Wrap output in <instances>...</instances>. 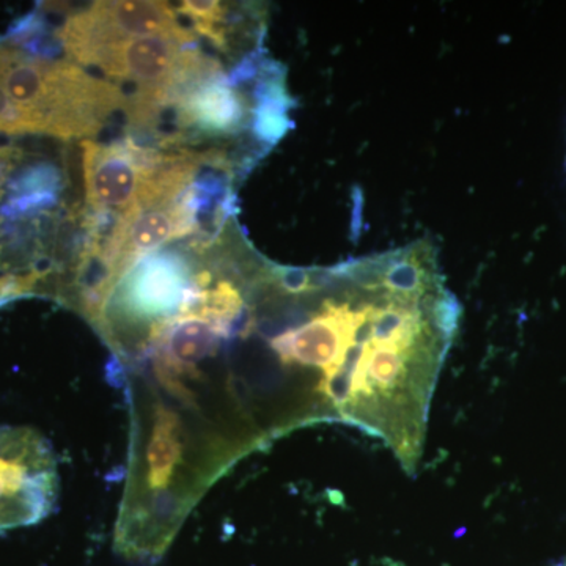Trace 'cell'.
Listing matches in <instances>:
<instances>
[{"label":"cell","instance_id":"cell-7","mask_svg":"<svg viewBox=\"0 0 566 566\" xmlns=\"http://www.w3.org/2000/svg\"><path fill=\"white\" fill-rule=\"evenodd\" d=\"M0 133L2 134H29L21 112L11 102L10 96L0 85Z\"/></svg>","mask_w":566,"mask_h":566},{"label":"cell","instance_id":"cell-4","mask_svg":"<svg viewBox=\"0 0 566 566\" xmlns=\"http://www.w3.org/2000/svg\"><path fill=\"white\" fill-rule=\"evenodd\" d=\"M166 156L129 137L98 144L82 142L85 199L96 210H129L148 191Z\"/></svg>","mask_w":566,"mask_h":566},{"label":"cell","instance_id":"cell-3","mask_svg":"<svg viewBox=\"0 0 566 566\" xmlns=\"http://www.w3.org/2000/svg\"><path fill=\"white\" fill-rule=\"evenodd\" d=\"M188 32L191 31L178 21L177 10L170 3L107 0L71 14L57 36L71 61L87 66L98 52L120 41Z\"/></svg>","mask_w":566,"mask_h":566},{"label":"cell","instance_id":"cell-1","mask_svg":"<svg viewBox=\"0 0 566 566\" xmlns=\"http://www.w3.org/2000/svg\"><path fill=\"white\" fill-rule=\"evenodd\" d=\"M0 85L21 112L28 132L61 139L96 136L129 96L69 61L33 57L0 44Z\"/></svg>","mask_w":566,"mask_h":566},{"label":"cell","instance_id":"cell-8","mask_svg":"<svg viewBox=\"0 0 566 566\" xmlns=\"http://www.w3.org/2000/svg\"><path fill=\"white\" fill-rule=\"evenodd\" d=\"M0 185H2V177H0Z\"/></svg>","mask_w":566,"mask_h":566},{"label":"cell","instance_id":"cell-6","mask_svg":"<svg viewBox=\"0 0 566 566\" xmlns=\"http://www.w3.org/2000/svg\"><path fill=\"white\" fill-rule=\"evenodd\" d=\"M178 13L192 22L193 31L227 50V7L216 0H188L177 7Z\"/></svg>","mask_w":566,"mask_h":566},{"label":"cell","instance_id":"cell-5","mask_svg":"<svg viewBox=\"0 0 566 566\" xmlns=\"http://www.w3.org/2000/svg\"><path fill=\"white\" fill-rule=\"evenodd\" d=\"M57 175L48 166H39L28 170L13 185V196L7 203L6 212L20 216L35 208L46 207L54 202Z\"/></svg>","mask_w":566,"mask_h":566},{"label":"cell","instance_id":"cell-2","mask_svg":"<svg viewBox=\"0 0 566 566\" xmlns=\"http://www.w3.org/2000/svg\"><path fill=\"white\" fill-rule=\"evenodd\" d=\"M57 464L43 436L0 427V532L44 520L57 497Z\"/></svg>","mask_w":566,"mask_h":566}]
</instances>
